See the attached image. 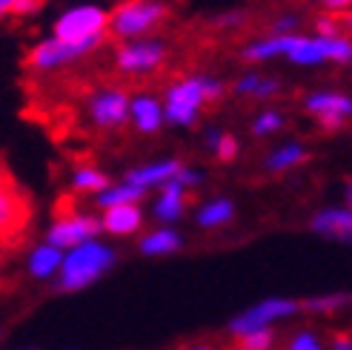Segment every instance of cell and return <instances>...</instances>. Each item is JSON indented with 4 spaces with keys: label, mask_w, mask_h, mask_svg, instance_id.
<instances>
[{
    "label": "cell",
    "mask_w": 352,
    "mask_h": 350,
    "mask_svg": "<svg viewBox=\"0 0 352 350\" xmlns=\"http://www.w3.org/2000/svg\"><path fill=\"white\" fill-rule=\"evenodd\" d=\"M34 201L29 189L14 178V172L0 158V253L21 247L32 224Z\"/></svg>",
    "instance_id": "6da1fadb"
},
{
    "label": "cell",
    "mask_w": 352,
    "mask_h": 350,
    "mask_svg": "<svg viewBox=\"0 0 352 350\" xmlns=\"http://www.w3.org/2000/svg\"><path fill=\"white\" fill-rule=\"evenodd\" d=\"M115 250L107 247L103 241H83L78 247L66 250L60 270H58V287L63 293H78L83 287L95 285L98 278H103V273H109L115 265Z\"/></svg>",
    "instance_id": "7a4b0ae2"
},
{
    "label": "cell",
    "mask_w": 352,
    "mask_h": 350,
    "mask_svg": "<svg viewBox=\"0 0 352 350\" xmlns=\"http://www.w3.org/2000/svg\"><path fill=\"white\" fill-rule=\"evenodd\" d=\"M221 95H223V83L215 78H206V75L184 78L166 90L164 121L172 127H192L198 121V112L204 103L218 101Z\"/></svg>",
    "instance_id": "3957f363"
},
{
    "label": "cell",
    "mask_w": 352,
    "mask_h": 350,
    "mask_svg": "<svg viewBox=\"0 0 352 350\" xmlns=\"http://www.w3.org/2000/svg\"><path fill=\"white\" fill-rule=\"evenodd\" d=\"M166 17V3L164 0H126L109 12L107 29L120 41L144 38L157 23Z\"/></svg>",
    "instance_id": "277c9868"
},
{
    "label": "cell",
    "mask_w": 352,
    "mask_h": 350,
    "mask_svg": "<svg viewBox=\"0 0 352 350\" xmlns=\"http://www.w3.org/2000/svg\"><path fill=\"white\" fill-rule=\"evenodd\" d=\"M109 14L100 6H78L63 12L55 21L52 38L66 41V43H86V41H103Z\"/></svg>",
    "instance_id": "5b68a950"
},
{
    "label": "cell",
    "mask_w": 352,
    "mask_h": 350,
    "mask_svg": "<svg viewBox=\"0 0 352 350\" xmlns=\"http://www.w3.org/2000/svg\"><path fill=\"white\" fill-rule=\"evenodd\" d=\"M301 310V302L295 299H284V296H275V299H263L255 307L238 313V316L230 322V330L235 336H246V333H255V330H267L270 325L280 322V319H289Z\"/></svg>",
    "instance_id": "8992f818"
},
{
    "label": "cell",
    "mask_w": 352,
    "mask_h": 350,
    "mask_svg": "<svg viewBox=\"0 0 352 350\" xmlns=\"http://www.w3.org/2000/svg\"><path fill=\"white\" fill-rule=\"evenodd\" d=\"M287 58L298 66H315L324 61L344 63V61H352V41L341 38V34H336V38H327V34L307 38V34H301V41H298V46Z\"/></svg>",
    "instance_id": "52a82bcc"
},
{
    "label": "cell",
    "mask_w": 352,
    "mask_h": 350,
    "mask_svg": "<svg viewBox=\"0 0 352 350\" xmlns=\"http://www.w3.org/2000/svg\"><path fill=\"white\" fill-rule=\"evenodd\" d=\"M95 233H100V218L95 216H63L58 218L55 224L49 227V233H46V244H52V247H58V250H72L78 247V244L83 241H92Z\"/></svg>",
    "instance_id": "ba28073f"
},
{
    "label": "cell",
    "mask_w": 352,
    "mask_h": 350,
    "mask_svg": "<svg viewBox=\"0 0 352 350\" xmlns=\"http://www.w3.org/2000/svg\"><path fill=\"white\" fill-rule=\"evenodd\" d=\"M164 55H166V46L161 41H132L118 49L115 61L129 75H149L152 69L164 63Z\"/></svg>",
    "instance_id": "9c48e42d"
},
{
    "label": "cell",
    "mask_w": 352,
    "mask_h": 350,
    "mask_svg": "<svg viewBox=\"0 0 352 350\" xmlns=\"http://www.w3.org/2000/svg\"><path fill=\"white\" fill-rule=\"evenodd\" d=\"M98 43H100V41L66 43V41H58V38H49V41H41L38 46L32 49L29 66H34V69H55V66H60V63H69V61L83 58L86 52L98 49Z\"/></svg>",
    "instance_id": "30bf717a"
},
{
    "label": "cell",
    "mask_w": 352,
    "mask_h": 350,
    "mask_svg": "<svg viewBox=\"0 0 352 350\" xmlns=\"http://www.w3.org/2000/svg\"><path fill=\"white\" fill-rule=\"evenodd\" d=\"M307 112L318 118V124L324 130H338L344 127V121L352 115V98L341 92H315L307 98Z\"/></svg>",
    "instance_id": "8fae6325"
},
{
    "label": "cell",
    "mask_w": 352,
    "mask_h": 350,
    "mask_svg": "<svg viewBox=\"0 0 352 350\" xmlns=\"http://www.w3.org/2000/svg\"><path fill=\"white\" fill-rule=\"evenodd\" d=\"M89 118L103 130H115L120 124L129 121V98L120 90H109V92H98L89 101Z\"/></svg>",
    "instance_id": "7c38bea8"
},
{
    "label": "cell",
    "mask_w": 352,
    "mask_h": 350,
    "mask_svg": "<svg viewBox=\"0 0 352 350\" xmlns=\"http://www.w3.org/2000/svg\"><path fill=\"white\" fill-rule=\"evenodd\" d=\"M181 161H155V164H144V167H138V169H129L126 172V178H123V184H129V187H138V189H149V187H161L166 181H172L175 175L181 172Z\"/></svg>",
    "instance_id": "4fadbf2b"
},
{
    "label": "cell",
    "mask_w": 352,
    "mask_h": 350,
    "mask_svg": "<svg viewBox=\"0 0 352 350\" xmlns=\"http://www.w3.org/2000/svg\"><path fill=\"white\" fill-rule=\"evenodd\" d=\"M140 224H144V213L138 204L109 207L100 216V230H107L109 236H132L140 230Z\"/></svg>",
    "instance_id": "5bb4252c"
},
{
    "label": "cell",
    "mask_w": 352,
    "mask_h": 350,
    "mask_svg": "<svg viewBox=\"0 0 352 350\" xmlns=\"http://www.w3.org/2000/svg\"><path fill=\"white\" fill-rule=\"evenodd\" d=\"M309 227L318 236L338 238V241H352V209H341V207L321 209V213L309 221Z\"/></svg>",
    "instance_id": "9a60e30c"
},
{
    "label": "cell",
    "mask_w": 352,
    "mask_h": 350,
    "mask_svg": "<svg viewBox=\"0 0 352 350\" xmlns=\"http://www.w3.org/2000/svg\"><path fill=\"white\" fill-rule=\"evenodd\" d=\"M129 121L135 124L138 132H157L164 127V107L161 101L152 98V95H138L129 101Z\"/></svg>",
    "instance_id": "2e32d148"
},
{
    "label": "cell",
    "mask_w": 352,
    "mask_h": 350,
    "mask_svg": "<svg viewBox=\"0 0 352 350\" xmlns=\"http://www.w3.org/2000/svg\"><path fill=\"white\" fill-rule=\"evenodd\" d=\"M298 41H301V34H272V38H263L258 43H250L243 52H241V58L243 61H270V58H280V55H289V52L298 46Z\"/></svg>",
    "instance_id": "e0dca14e"
},
{
    "label": "cell",
    "mask_w": 352,
    "mask_h": 350,
    "mask_svg": "<svg viewBox=\"0 0 352 350\" xmlns=\"http://www.w3.org/2000/svg\"><path fill=\"white\" fill-rule=\"evenodd\" d=\"M184 204H186V189L178 181H166L161 184V198L155 204V216L161 221H178L184 216Z\"/></svg>",
    "instance_id": "ac0fdd59"
},
{
    "label": "cell",
    "mask_w": 352,
    "mask_h": 350,
    "mask_svg": "<svg viewBox=\"0 0 352 350\" xmlns=\"http://www.w3.org/2000/svg\"><path fill=\"white\" fill-rule=\"evenodd\" d=\"M140 253L144 256H172V253H178L184 247V238L178 230H172V227H161V230H155L149 236L140 238Z\"/></svg>",
    "instance_id": "d6986e66"
},
{
    "label": "cell",
    "mask_w": 352,
    "mask_h": 350,
    "mask_svg": "<svg viewBox=\"0 0 352 350\" xmlns=\"http://www.w3.org/2000/svg\"><path fill=\"white\" fill-rule=\"evenodd\" d=\"M60 261H63V250L52 247V244H41L29 256V273L34 278H49L60 270Z\"/></svg>",
    "instance_id": "ffe728a7"
},
{
    "label": "cell",
    "mask_w": 352,
    "mask_h": 350,
    "mask_svg": "<svg viewBox=\"0 0 352 350\" xmlns=\"http://www.w3.org/2000/svg\"><path fill=\"white\" fill-rule=\"evenodd\" d=\"M307 158H309V152L301 144H284V147H278L275 152H270L267 169L270 172H287L292 167H301Z\"/></svg>",
    "instance_id": "44dd1931"
},
{
    "label": "cell",
    "mask_w": 352,
    "mask_h": 350,
    "mask_svg": "<svg viewBox=\"0 0 352 350\" xmlns=\"http://www.w3.org/2000/svg\"><path fill=\"white\" fill-rule=\"evenodd\" d=\"M232 216H235V204L230 198H212L198 209V224L206 227V230H212V227L226 224Z\"/></svg>",
    "instance_id": "7402d4cb"
},
{
    "label": "cell",
    "mask_w": 352,
    "mask_h": 350,
    "mask_svg": "<svg viewBox=\"0 0 352 350\" xmlns=\"http://www.w3.org/2000/svg\"><path fill=\"white\" fill-rule=\"evenodd\" d=\"M144 196V189L129 187V184H112L109 189L98 192V207L109 209V207H120V204H138V198Z\"/></svg>",
    "instance_id": "603a6c76"
},
{
    "label": "cell",
    "mask_w": 352,
    "mask_h": 350,
    "mask_svg": "<svg viewBox=\"0 0 352 350\" xmlns=\"http://www.w3.org/2000/svg\"><path fill=\"white\" fill-rule=\"evenodd\" d=\"M280 90V83L275 78H261V75H243L235 83V92L238 95H252V98H272Z\"/></svg>",
    "instance_id": "cb8c5ba5"
},
{
    "label": "cell",
    "mask_w": 352,
    "mask_h": 350,
    "mask_svg": "<svg viewBox=\"0 0 352 350\" xmlns=\"http://www.w3.org/2000/svg\"><path fill=\"white\" fill-rule=\"evenodd\" d=\"M72 187H75V189H80V192H95V196H98V192L109 189V187H112V181H109L103 172L83 167V169H78V172L72 175Z\"/></svg>",
    "instance_id": "d4e9b609"
},
{
    "label": "cell",
    "mask_w": 352,
    "mask_h": 350,
    "mask_svg": "<svg viewBox=\"0 0 352 350\" xmlns=\"http://www.w3.org/2000/svg\"><path fill=\"white\" fill-rule=\"evenodd\" d=\"M352 302V296L349 293H332V296H315V299H307L301 305V310H309V313H332V310H338L344 305Z\"/></svg>",
    "instance_id": "484cf974"
},
{
    "label": "cell",
    "mask_w": 352,
    "mask_h": 350,
    "mask_svg": "<svg viewBox=\"0 0 352 350\" xmlns=\"http://www.w3.org/2000/svg\"><path fill=\"white\" fill-rule=\"evenodd\" d=\"M209 150L215 152V158L218 161H232L235 155H238V141H235V135H223V132H209Z\"/></svg>",
    "instance_id": "4316f807"
},
{
    "label": "cell",
    "mask_w": 352,
    "mask_h": 350,
    "mask_svg": "<svg viewBox=\"0 0 352 350\" xmlns=\"http://www.w3.org/2000/svg\"><path fill=\"white\" fill-rule=\"evenodd\" d=\"M241 339V347L238 350H270L272 347V327L267 330H255V333H246V336H238Z\"/></svg>",
    "instance_id": "83f0119b"
},
{
    "label": "cell",
    "mask_w": 352,
    "mask_h": 350,
    "mask_svg": "<svg viewBox=\"0 0 352 350\" xmlns=\"http://www.w3.org/2000/svg\"><path fill=\"white\" fill-rule=\"evenodd\" d=\"M284 124H287V121H284V115H280V112H263V115L255 118L252 132L255 135H272V132H278Z\"/></svg>",
    "instance_id": "f1b7e54d"
},
{
    "label": "cell",
    "mask_w": 352,
    "mask_h": 350,
    "mask_svg": "<svg viewBox=\"0 0 352 350\" xmlns=\"http://www.w3.org/2000/svg\"><path fill=\"white\" fill-rule=\"evenodd\" d=\"M289 350H324L321 339L309 333V330H301V333H295L292 342H289Z\"/></svg>",
    "instance_id": "f546056e"
},
{
    "label": "cell",
    "mask_w": 352,
    "mask_h": 350,
    "mask_svg": "<svg viewBox=\"0 0 352 350\" xmlns=\"http://www.w3.org/2000/svg\"><path fill=\"white\" fill-rule=\"evenodd\" d=\"M172 181H178L184 189H186V187H198V184L204 181V172H198V169H189V167H181V172L175 175Z\"/></svg>",
    "instance_id": "4dcf8cb0"
},
{
    "label": "cell",
    "mask_w": 352,
    "mask_h": 350,
    "mask_svg": "<svg viewBox=\"0 0 352 350\" xmlns=\"http://www.w3.org/2000/svg\"><path fill=\"white\" fill-rule=\"evenodd\" d=\"M298 26V17L295 14H284L275 21V34H292V29Z\"/></svg>",
    "instance_id": "1f68e13d"
},
{
    "label": "cell",
    "mask_w": 352,
    "mask_h": 350,
    "mask_svg": "<svg viewBox=\"0 0 352 350\" xmlns=\"http://www.w3.org/2000/svg\"><path fill=\"white\" fill-rule=\"evenodd\" d=\"M324 9L327 12H349L352 0H324Z\"/></svg>",
    "instance_id": "d6a6232c"
},
{
    "label": "cell",
    "mask_w": 352,
    "mask_h": 350,
    "mask_svg": "<svg viewBox=\"0 0 352 350\" xmlns=\"http://www.w3.org/2000/svg\"><path fill=\"white\" fill-rule=\"evenodd\" d=\"M332 350H352V336H336L332 339Z\"/></svg>",
    "instance_id": "836d02e7"
},
{
    "label": "cell",
    "mask_w": 352,
    "mask_h": 350,
    "mask_svg": "<svg viewBox=\"0 0 352 350\" xmlns=\"http://www.w3.org/2000/svg\"><path fill=\"white\" fill-rule=\"evenodd\" d=\"M14 3H17V0H0V17H3V14H14Z\"/></svg>",
    "instance_id": "e575fe53"
},
{
    "label": "cell",
    "mask_w": 352,
    "mask_h": 350,
    "mask_svg": "<svg viewBox=\"0 0 352 350\" xmlns=\"http://www.w3.org/2000/svg\"><path fill=\"white\" fill-rule=\"evenodd\" d=\"M344 23L352 29V9H349V12H344Z\"/></svg>",
    "instance_id": "d590c367"
},
{
    "label": "cell",
    "mask_w": 352,
    "mask_h": 350,
    "mask_svg": "<svg viewBox=\"0 0 352 350\" xmlns=\"http://www.w3.org/2000/svg\"><path fill=\"white\" fill-rule=\"evenodd\" d=\"M346 204H349V209H352V184L346 187Z\"/></svg>",
    "instance_id": "8d00e7d4"
},
{
    "label": "cell",
    "mask_w": 352,
    "mask_h": 350,
    "mask_svg": "<svg viewBox=\"0 0 352 350\" xmlns=\"http://www.w3.org/2000/svg\"><path fill=\"white\" fill-rule=\"evenodd\" d=\"M195 350H209V347H195Z\"/></svg>",
    "instance_id": "74e56055"
},
{
    "label": "cell",
    "mask_w": 352,
    "mask_h": 350,
    "mask_svg": "<svg viewBox=\"0 0 352 350\" xmlns=\"http://www.w3.org/2000/svg\"><path fill=\"white\" fill-rule=\"evenodd\" d=\"M23 350H34V347H23Z\"/></svg>",
    "instance_id": "f35d334b"
}]
</instances>
